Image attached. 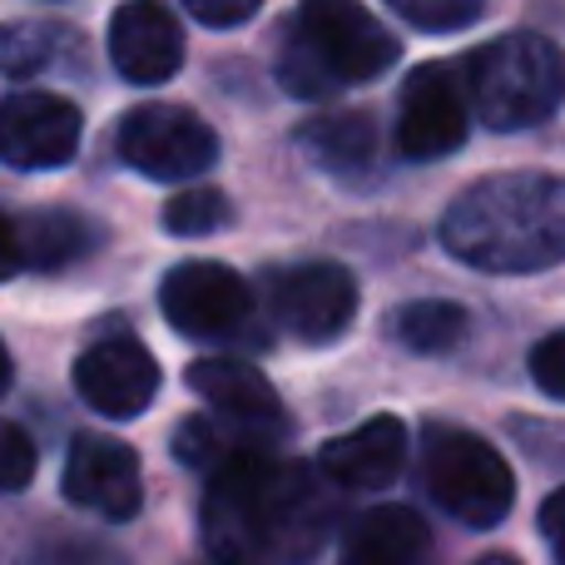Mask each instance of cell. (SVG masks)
I'll list each match as a JSON object with an SVG mask.
<instances>
[{"label": "cell", "mask_w": 565, "mask_h": 565, "mask_svg": "<svg viewBox=\"0 0 565 565\" xmlns=\"http://www.w3.org/2000/svg\"><path fill=\"white\" fill-rule=\"evenodd\" d=\"M431 531L412 507H372L342 536L338 565H427Z\"/></svg>", "instance_id": "obj_16"}, {"label": "cell", "mask_w": 565, "mask_h": 565, "mask_svg": "<svg viewBox=\"0 0 565 565\" xmlns=\"http://www.w3.org/2000/svg\"><path fill=\"white\" fill-rule=\"evenodd\" d=\"M302 154L318 169L338 179H362L377 159V125L362 109H342V115H318L298 129Z\"/></svg>", "instance_id": "obj_17"}, {"label": "cell", "mask_w": 565, "mask_h": 565, "mask_svg": "<svg viewBox=\"0 0 565 565\" xmlns=\"http://www.w3.org/2000/svg\"><path fill=\"white\" fill-rule=\"evenodd\" d=\"M392 10L417 30H467L487 15L481 0H392Z\"/></svg>", "instance_id": "obj_23"}, {"label": "cell", "mask_w": 565, "mask_h": 565, "mask_svg": "<svg viewBox=\"0 0 565 565\" xmlns=\"http://www.w3.org/2000/svg\"><path fill=\"white\" fill-rule=\"evenodd\" d=\"M25 565H129V561L95 536H55V541L30 551Z\"/></svg>", "instance_id": "obj_24"}, {"label": "cell", "mask_w": 565, "mask_h": 565, "mask_svg": "<svg viewBox=\"0 0 565 565\" xmlns=\"http://www.w3.org/2000/svg\"><path fill=\"white\" fill-rule=\"evenodd\" d=\"M541 531H546L556 561L565 565V487L556 491V497H546V507H541Z\"/></svg>", "instance_id": "obj_28"}, {"label": "cell", "mask_w": 565, "mask_h": 565, "mask_svg": "<svg viewBox=\"0 0 565 565\" xmlns=\"http://www.w3.org/2000/svg\"><path fill=\"white\" fill-rule=\"evenodd\" d=\"M392 332H397L402 348L422 352V358H437V352H451L467 338V308L447 298H417L407 308H397Z\"/></svg>", "instance_id": "obj_20"}, {"label": "cell", "mask_w": 565, "mask_h": 565, "mask_svg": "<svg viewBox=\"0 0 565 565\" xmlns=\"http://www.w3.org/2000/svg\"><path fill=\"white\" fill-rule=\"evenodd\" d=\"M278 437L268 431H254V427H238L228 417H189L174 427V457L194 471H209L214 477L218 467H228L234 457H248V451H274Z\"/></svg>", "instance_id": "obj_19"}, {"label": "cell", "mask_w": 565, "mask_h": 565, "mask_svg": "<svg viewBox=\"0 0 565 565\" xmlns=\"http://www.w3.org/2000/svg\"><path fill=\"white\" fill-rule=\"evenodd\" d=\"M477 565H521V561H511V556H481Z\"/></svg>", "instance_id": "obj_31"}, {"label": "cell", "mask_w": 565, "mask_h": 565, "mask_svg": "<svg viewBox=\"0 0 565 565\" xmlns=\"http://www.w3.org/2000/svg\"><path fill=\"white\" fill-rule=\"evenodd\" d=\"M30 477H35V441L15 422H0V491H25Z\"/></svg>", "instance_id": "obj_25"}, {"label": "cell", "mask_w": 565, "mask_h": 565, "mask_svg": "<svg viewBox=\"0 0 565 565\" xmlns=\"http://www.w3.org/2000/svg\"><path fill=\"white\" fill-rule=\"evenodd\" d=\"M407 467V427L397 417H372L318 451V471L338 491H382Z\"/></svg>", "instance_id": "obj_14"}, {"label": "cell", "mask_w": 565, "mask_h": 565, "mask_svg": "<svg viewBox=\"0 0 565 565\" xmlns=\"http://www.w3.org/2000/svg\"><path fill=\"white\" fill-rule=\"evenodd\" d=\"M85 139V115L65 95L15 89L0 105V159L10 169H65Z\"/></svg>", "instance_id": "obj_9"}, {"label": "cell", "mask_w": 565, "mask_h": 565, "mask_svg": "<svg viewBox=\"0 0 565 565\" xmlns=\"http://www.w3.org/2000/svg\"><path fill=\"white\" fill-rule=\"evenodd\" d=\"M531 382H536L546 397L565 402V328L546 332V338L531 348Z\"/></svg>", "instance_id": "obj_26"}, {"label": "cell", "mask_w": 565, "mask_h": 565, "mask_svg": "<svg viewBox=\"0 0 565 565\" xmlns=\"http://www.w3.org/2000/svg\"><path fill=\"white\" fill-rule=\"evenodd\" d=\"M467 95L447 65H422L402 85L397 105V149L407 159H447L467 145Z\"/></svg>", "instance_id": "obj_10"}, {"label": "cell", "mask_w": 565, "mask_h": 565, "mask_svg": "<svg viewBox=\"0 0 565 565\" xmlns=\"http://www.w3.org/2000/svg\"><path fill=\"white\" fill-rule=\"evenodd\" d=\"M65 501L95 511L105 521H135L145 507V481H139V457L115 437H89L79 431L65 457Z\"/></svg>", "instance_id": "obj_11"}, {"label": "cell", "mask_w": 565, "mask_h": 565, "mask_svg": "<svg viewBox=\"0 0 565 565\" xmlns=\"http://www.w3.org/2000/svg\"><path fill=\"white\" fill-rule=\"evenodd\" d=\"M228 224V199L218 189H179L164 204V228L179 238H204Z\"/></svg>", "instance_id": "obj_22"}, {"label": "cell", "mask_w": 565, "mask_h": 565, "mask_svg": "<svg viewBox=\"0 0 565 565\" xmlns=\"http://www.w3.org/2000/svg\"><path fill=\"white\" fill-rule=\"evenodd\" d=\"M189 387L214 407V417H228L238 427H254V431H282V407H278V392L254 362L244 358H199L189 367Z\"/></svg>", "instance_id": "obj_15"}, {"label": "cell", "mask_w": 565, "mask_h": 565, "mask_svg": "<svg viewBox=\"0 0 565 565\" xmlns=\"http://www.w3.org/2000/svg\"><path fill=\"white\" fill-rule=\"evenodd\" d=\"M55 40L60 30L45 25V20H10V25H0V75L30 79L35 70L50 65Z\"/></svg>", "instance_id": "obj_21"}, {"label": "cell", "mask_w": 565, "mask_h": 565, "mask_svg": "<svg viewBox=\"0 0 565 565\" xmlns=\"http://www.w3.org/2000/svg\"><path fill=\"white\" fill-rule=\"evenodd\" d=\"M189 15H194L199 25H218V30H228V25H244V20H254V15H258V6H254V0H238V6H214V0H189Z\"/></svg>", "instance_id": "obj_27"}, {"label": "cell", "mask_w": 565, "mask_h": 565, "mask_svg": "<svg viewBox=\"0 0 565 565\" xmlns=\"http://www.w3.org/2000/svg\"><path fill=\"white\" fill-rule=\"evenodd\" d=\"M274 322L298 342H338L358 318V282L342 264H292L268 278Z\"/></svg>", "instance_id": "obj_8"}, {"label": "cell", "mask_w": 565, "mask_h": 565, "mask_svg": "<svg viewBox=\"0 0 565 565\" xmlns=\"http://www.w3.org/2000/svg\"><path fill=\"white\" fill-rule=\"evenodd\" d=\"M119 159L159 184H189L218 164V135L184 105H139L119 125Z\"/></svg>", "instance_id": "obj_6"}, {"label": "cell", "mask_w": 565, "mask_h": 565, "mask_svg": "<svg viewBox=\"0 0 565 565\" xmlns=\"http://www.w3.org/2000/svg\"><path fill=\"white\" fill-rule=\"evenodd\" d=\"M10 387V358H6V342H0V397H6Z\"/></svg>", "instance_id": "obj_30"}, {"label": "cell", "mask_w": 565, "mask_h": 565, "mask_svg": "<svg viewBox=\"0 0 565 565\" xmlns=\"http://www.w3.org/2000/svg\"><path fill=\"white\" fill-rule=\"evenodd\" d=\"M75 392L109 422L149 412L159 392V362L139 338H105L75 362Z\"/></svg>", "instance_id": "obj_12"}, {"label": "cell", "mask_w": 565, "mask_h": 565, "mask_svg": "<svg viewBox=\"0 0 565 565\" xmlns=\"http://www.w3.org/2000/svg\"><path fill=\"white\" fill-rule=\"evenodd\" d=\"M20 268H25V254H20V228H15V218L0 214V282L15 278Z\"/></svg>", "instance_id": "obj_29"}, {"label": "cell", "mask_w": 565, "mask_h": 565, "mask_svg": "<svg viewBox=\"0 0 565 565\" xmlns=\"http://www.w3.org/2000/svg\"><path fill=\"white\" fill-rule=\"evenodd\" d=\"M397 65V40L352 0H312L292 15L278 50V79L298 99H328Z\"/></svg>", "instance_id": "obj_3"}, {"label": "cell", "mask_w": 565, "mask_h": 565, "mask_svg": "<svg viewBox=\"0 0 565 565\" xmlns=\"http://www.w3.org/2000/svg\"><path fill=\"white\" fill-rule=\"evenodd\" d=\"M159 308L184 338L224 342L234 332H244V322L254 318V292L228 264L194 258V264L169 268V278L159 282Z\"/></svg>", "instance_id": "obj_7"}, {"label": "cell", "mask_w": 565, "mask_h": 565, "mask_svg": "<svg viewBox=\"0 0 565 565\" xmlns=\"http://www.w3.org/2000/svg\"><path fill=\"white\" fill-rule=\"evenodd\" d=\"M422 481H427L431 501L461 526H497L516 507V477H511L507 457L477 431L461 427H431L422 441Z\"/></svg>", "instance_id": "obj_5"}, {"label": "cell", "mask_w": 565, "mask_h": 565, "mask_svg": "<svg viewBox=\"0 0 565 565\" xmlns=\"http://www.w3.org/2000/svg\"><path fill=\"white\" fill-rule=\"evenodd\" d=\"M457 79L481 125L497 135H516L546 125L565 105V50L536 30H511L471 50Z\"/></svg>", "instance_id": "obj_4"}, {"label": "cell", "mask_w": 565, "mask_h": 565, "mask_svg": "<svg viewBox=\"0 0 565 565\" xmlns=\"http://www.w3.org/2000/svg\"><path fill=\"white\" fill-rule=\"evenodd\" d=\"M209 565H218V561H209Z\"/></svg>", "instance_id": "obj_32"}, {"label": "cell", "mask_w": 565, "mask_h": 565, "mask_svg": "<svg viewBox=\"0 0 565 565\" xmlns=\"http://www.w3.org/2000/svg\"><path fill=\"white\" fill-rule=\"evenodd\" d=\"M109 65L129 79V85H164L184 65V30L154 0H135L119 6L109 20Z\"/></svg>", "instance_id": "obj_13"}, {"label": "cell", "mask_w": 565, "mask_h": 565, "mask_svg": "<svg viewBox=\"0 0 565 565\" xmlns=\"http://www.w3.org/2000/svg\"><path fill=\"white\" fill-rule=\"evenodd\" d=\"M20 254H25L30 268L40 274H55V268H70L79 264L85 254H95L105 228L95 218L75 214V209H40V214H25L20 218Z\"/></svg>", "instance_id": "obj_18"}, {"label": "cell", "mask_w": 565, "mask_h": 565, "mask_svg": "<svg viewBox=\"0 0 565 565\" xmlns=\"http://www.w3.org/2000/svg\"><path fill=\"white\" fill-rule=\"evenodd\" d=\"M441 244L481 274H541L565 264V174L511 169L477 179L441 214Z\"/></svg>", "instance_id": "obj_2"}, {"label": "cell", "mask_w": 565, "mask_h": 565, "mask_svg": "<svg viewBox=\"0 0 565 565\" xmlns=\"http://www.w3.org/2000/svg\"><path fill=\"white\" fill-rule=\"evenodd\" d=\"M199 531L218 565H308L332 536V487L308 461L248 451L209 477Z\"/></svg>", "instance_id": "obj_1"}]
</instances>
